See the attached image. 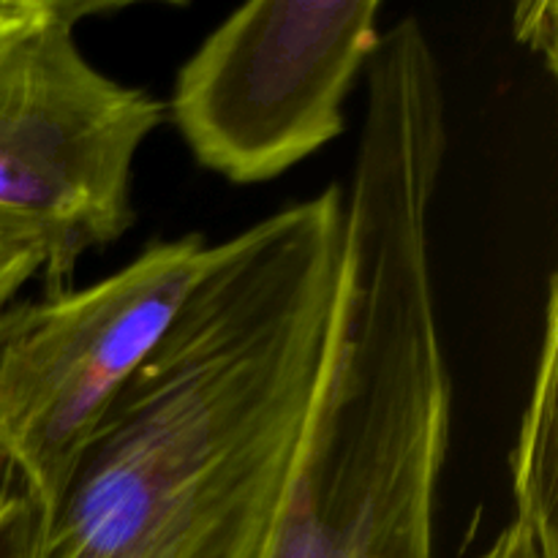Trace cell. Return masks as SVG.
Returning a JSON list of instances; mask_svg holds the SVG:
<instances>
[{
	"instance_id": "cell-10",
	"label": "cell",
	"mask_w": 558,
	"mask_h": 558,
	"mask_svg": "<svg viewBox=\"0 0 558 558\" xmlns=\"http://www.w3.org/2000/svg\"><path fill=\"white\" fill-rule=\"evenodd\" d=\"M480 558H548L543 545H539L537 534L521 518H512L510 526L499 534L494 545L485 550Z\"/></svg>"
},
{
	"instance_id": "cell-6",
	"label": "cell",
	"mask_w": 558,
	"mask_h": 558,
	"mask_svg": "<svg viewBox=\"0 0 558 558\" xmlns=\"http://www.w3.org/2000/svg\"><path fill=\"white\" fill-rule=\"evenodd\" d=\"M38 534V507L16 490L0 494V558H31Z\"/></svg>"
},
{
	"instance_id": "cell-3",
	"label": "cell",
	"mask_w": 558,
	"mask_h": 558,
	"mask_svg": "<svg viewBox=\"0 0 558 558\" xmlns=\"http://www.w3.org/2000/svg\"><path fill=\"white\" fill-rule=\"evenodd\" d=\"M199 234L147 243L112 276L0 311V463L47 512L210 262Z\"/></svg>"
},
{
	"instance_id": "cell-7",
	"label": "cell",
	"mask_w": 558,
	"mask_h": 558,
	"mask_svg": "<svg viewBox=\"0 0 558 558\" xmlns=\"http://www.w3.org/2000/svg\"><path fill=\"white\" fill-rule=\"evenodd\" d=\"M41 265L44 256L38 245L0 232V311L20 292L22 283L41 272Z\"/></svg>"
},
{
	"instance_id": "cell-2",
	"label": "cell",
	"mask_w": 558,
	"mask_h": 558,
	"mask_svg": "<svg viewBox=\"0 0 558 558\" xmlns=\"http://www.w3.org/2000/svg\"><path fill=\"white\" fill-rule=\"evenodd\" d=\"M101 5L52 3L0 52V232L38 245L44 294L134 227L131 169L167 104L82 54L74 27Z\"/></svg>"
},
{
	"instance_id": "cell-9",
	"label": "cell",
	"mask_w": 558,
	"mask_h": 558,
	"mask_svg": "<svg viewBox=\"0 0 558 558\" xmlns=\"http://www.w3.org/2000/svg\"><path fill=\"white\" fill-rule=\"evenodd\" d=\"M52 11V0H0V52L36 27Z\"/></svg>"
},
{
	"instance_id": "cell-8",
	"label": "cell",
	"mask_w": 558,
	"mask_h": 558,
	"mask_svg": "<svg viewBox=\"0 0 558 558\" xmlns=\"http://www.w3.org/2000/svg\"><path fill=\"white\" fill-rule=\"evenodd\" d=\"M515 33L523 44L545 54L556 69V3H523L515 9Z\"/></svg>"
},
{
	"instance_id": "cell-1",
	"label": "cell",
	"mask_w": 558,
	"mask_h": 558,
	"mask_svg": "<svg viewBox=\"0 0 558 558\" xmlns=\"http://www.w3.org/2000/svg\"><path fill=\"white\" fill-rule=\"evenodd\" d=\"M341 254V183L213 245L38 512L31 558H265L325 368Z\"/></svg>"
},
{
	"instance_id": "cell-4",
	"label": "cell",
	"mask_w": 558,
	"mask_h": 558,
	"mask_svg": "<svg viewBox=\"0 0 558 558\" xmlns=\"http://www.w3.org/2000/svg\"><path fill=\"white\" fill-rule=\"evenodd\" d=\"M379 0H254L180 65L167 114L229 183L281 178L343 129L379 47Z\"/></svg>"
},
{
	"instance_id": "cell-5",
	"label": "cell",
	"mask_w": 558,
	"mask_h": 558,
	"mask_svg": "<svg viewBox=\"0 0 558 558\" xmlns=\"http://www.w3.org/2000/svg\"><path fill=\"white\" fill-rule=\"evenodd\" d=\"M558 287L548 281L545 298V330L537 374L529 407L518 430L512 452V488L515 518L526 521L537 534L545 556L558 558L556 505H558Z\"/></svg>"
}]
</instances>
